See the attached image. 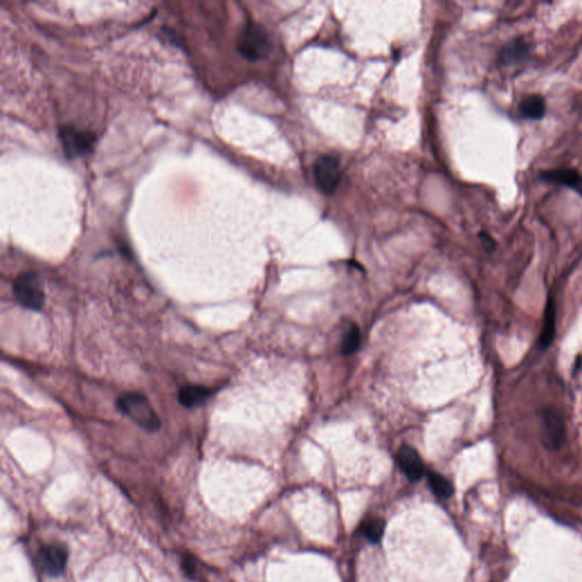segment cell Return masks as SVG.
I'll list each match as a JSON object with an SVG mask.
<instances>
[{
	"label": "cell",
	"instance_id": "6",
	"mask_svg": "<svg viewBox=\"0 0 582 582\" xmlns=\"http://www.w3.org/2000/svg\"><path fill=\"white\" fill-rule=\"evenodd\" d=\"M541 436L545 446L557 449L565 442V422L561 414L554 410H546L541 416Z\"/></svg>",
	"mask_w": 582,
	"mask_h": 582
},
{
	"label": "cell",
	"instance_id": "17",
	"mask_svg": "<svg viewBox=\"0 0 582 582\" xmlns=\"http://www.w3.org/2000/svg\"><path fill=\"white\" fill-rule=\"evenodd\" d=\"M479 238L480 240H481L483 248L486 249L487 252H494L495 248H496V241H495L494 238H492L490 234H487V232H481V234H479Z\"/></svg>",
	"mask_w": 582,
	"mask_h": 582
},
{
	"label": "cell",
	"instance_id": "9",
	"mask_svg": "<svg viewBox=\"0 0 582 582\" xmlns=\"http://www.w3.org/2000/svg\"><path fill=\"white\" fill-rule=\"evenodd\" d=\"M531 53V44L523 37H516L505 44L499 53V63L503 66H515L526 62Z\"/></svg>",
	"mask_w": 582,
	"mask_h": 582
},
{
	"label": "cell",
	"instance_id": "5",
	"mask_svg": "<svg viewBox=\"0 0 582 582\" xmlns=\"http://www.w3.org/2000/svg\"><path fill=\"white\" fill-rule=\"evenodd\" d=\"M341 169L338 158L332 155H323L314 164L315 185L325 195H332L339 186Z\"/></svg>",
	"mask_w": 582,
	"mask_h": 582
},
{
	"label": "cell",
	"instance_id": "11",
	"mask_svg": "<svg viewBox=\"0 0 582 582\" xmlns=\"http://www.w3.org/2000/svg\"><path fill=\"white\" fill-rule=\"evenodd\" d=\"M213 390L205 386H191L182 387L178 392V401L182 406L187 408H195V407L202 406L206 404L208 399L213 395Z\"/></svg>",
	"mask_w": 582,
	"mask_h": 582
},
{
	"label": "cell",
	"instance_id": "15",
	"mask_svg": "<svg viewBox=\"0 0 582 582\" xmlns=\"http://www.w3.org/2000/svg\"><path fill=\"white\" fill-rule=\"evenodd\" d=\"M384 531V522L381 519H371L363 524V533L366 538L375 544L382 538Z\"/></svg>",
	"mask_w": 582,
	"mask_h": 582
},
{
	"label": "cell",
	"instance_id": "8",
	"mask_svg": "<svg viewBox=\"0 0 582 582\" xmlns=\"http://www.w3.org/2000/svg\"><path fill=\"white\" fill-rule=\"evenodd\" d=\"M539 178L542 181L548 182V183H554V185L563 186V187L574 189L582 197V174L576 169L557 167V169H553V170L541 172Z\"/></svg>",
	"mask_w": 582,
	"mask_h": 582
},
{
	"label": "cell",
	"instance_id": "7",
	"mask_svg": "<svg viewBox=\"0 0 582 582\" xmlns=\"http://www.w3.org/2000/svg\"><path fill=\"white\" fill-rule=\"evenodd\" d=\"M38 562L44 574L49 576H62L68 563V552L61 545H48L40 550Z\"/></svg>",
	"mask_w": 582,
	"mask_h": 582
},
{
	"label": "cell",
	"instance_id": "13",
	"mask_svg": "<svg viewBox=\"0 0 582 582\" xmlns=\"http://www.w3.org/2000/svg\"><path fill=\"white\" fill-rule=\"evenodd\" d=\"M519 111L527 120H541L546 114V102L539 95H530L521 100Z\"/></svg>",
	"mask_w": 582,
	"mask_h": 582
},
{
	"label": "cell",
	"instance_id": "12",
	"mask_svg": "<svg viewBox=\"0 0 582 582\" xmlns=\"http://www.w3.org/2000/svg\"><path fill=\"white\" fill-rule=\"evenodd\" d=\"M556 331V305L553 299L550 298L545 308L544 325L539 336V347L547 349L553 343Z\"/></svg>",
	"mask_w": 582,
	"mask_h": 582
},
{
	"label": "cell",
	"instance_id": "1",
	"mask_svg": "<svg viewBox=\"0 0 582 582\" xmlns=\"http://www.w3.org/2000/svg\"><path fill=\"white\" fill-rule=\"evenodd\" d=\"M117 408L141 429L155 432L161 428V418L152 408L148 398L140 392H124L117 398Z\"/></svg>",
	"mask_w": 582,
	"mask_h": 582
},
{
	"label": "cell",
	"instance_id": "14",
	"mask_svg": "<svg viewBox=\"0 0 582 582\" xmlns=\"http://www.w3.org/2000/svg\"><path fill=\"white\" fill-rule=\"evenodd\" d=\"M429 483H430L433 492L439 498L447 499L453 495V485H451L449 480L446 479L442 474L435 473V472L429 474Z\"/></svg>",
	"mask_w": 582,
	"mask_h": 582
},
{
	"label": "cell",
	"instance_id": "16",
	"mask_svg": "<svg viewBox=\"0 0 582 582\" xmlns=\"http://www.w3.org/2000/svg\"><path fill=\"white\" fill-rule=\"evenodd\" d=\"M360 344V332L356 325H353L344 337L341 351L345 355H351L358 349Z\"/></svg>",
	"mask_w": 582,
	"mask_h": 582
},
{
	"label": "cell",
	"instance_id": "4",
	"mask_svg": "<svg viewBox=\"0 0 582 582\" xmlns=\"http://www.w3.org/2000/svg\"><path fill=\"white\" fill-rule=\"evenodd\" d=\"M59 135L63 150L70 158L80 157L92 152L97 140L96 135L92 132L75 126H62Z\"/></svg>",
	"mask_w": 582,
	"mask_h": 582
},
{
	"label": "cell",
	"instance_id": "10",
	"mask_svg": "<svg viewBox=\"0 0 582 582\" xmlns=\"http://www.w3.org/2000/svg\"><path fill=\"white\" fill-rule=\"evenodd\" d=\"M397 463L401 471L412 481L421 479L425 473V464L418 451L410 446H403L397 453Z\"/></svg>",
	"mask_w": 582,
	"mask_h": 582
},
{
	"label": "cell",
	"instance_id": "3",
	"mask_svg": "<svg viewBox=\"0 0 582 582\" xmlns=\"http://www.w3.org/2000/svg\"><path fill=\"white\" fill-rule=\"evenodd\" d=\"M14 297L18 304L31 310H40L44 304L42 281L35 272H24L14 282Z\"/></svg>",
	"mask_w": 582,
	"mask_h": 582
},
{
	"label": "cell",
	"instance_id": "2",
	"mask_svg": "<svg viewBox=\"0 0 582 582\" xmlns=\"http://www.w3.org/2000/svg\"><path fill=\"white\" fill-rule=\"evenodd\" d=\"M238 51L248 61L267 59L271 51L269 35L262 25L249 23L243 28L237 42Z\"/></svg>",
	"mask_w": 582,
	"mask_h": 582
}]
</instances>
